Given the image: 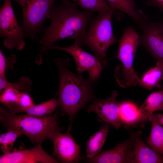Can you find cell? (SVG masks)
<instances>
[{
  "instance_id": "obj_10",
  "label": "cell",
  "mask_w": 163,
  "mask_h": 163,
  "mask_svg": "<svg viewBox=\"0 0 163 163\" xmlns=\"http://www.w3.org/2000/svg\"><path fill=\"white\" fill-rule=\"evenodd\" d=\"M61 131H54L48 137L53 144V155L62 163L78 162L82 159L80 146L69 132L62 133Z\"/></svg>"
},
{
  "instance_id": "obj_11",
  "label": "cell",
  "mask_w": 163,
  "mask_h": 163,
  "mask_svg": "<svg viewBox=\"0 0 163 163\" xmlns=\"http://www.w3.org/2000/svg\"><path fill=\"white\" fill-rule=\"evenodd\" d=\"M136 133L133 132L128 138L110 149L101 151L94 157L87 158V162L93 163H135L133 148Z\"/></svg>"
},
{
  "instance_id": "obj_19",
  "label": "cell",
  "mask_w": 163,
  "mask_h": 163,
  "mask_svg": "<svg viewBox=\"0 0 163 163\" xmlns=\"http://www.w3.org/2000/svg\"><path fill=\"white\" fill-rule=\"evenodd\" d=\"M150 133L147 143L155 151L163 155V127L158 123L152 121Z\"/></svg>"
},
{
  "instance_id": "obj_15",
  "label": "cell",
  "mask_w": 163,
  "mask_h": 163,
  "mask_svg": "<svg viewBox=\"0 0 163 163\" xmlns=\"http://www.w3.org/2000/svg\"><path fill=\"white\" fill-rule=\"evenodd\" d=\"M111 125L105 123L99 130L89 137L86 145V155L87 158H92L101 151L109 132Z\"/></svg>"
},
{
  "instance_id": "obj_13",
  "label": "cell",
  "mask_w": 163,
  "mask_h": 163,
  "mask_svg": "<svg viewBox=\"0 0 163 163\" xmlns=\"http://www.w3.org/2000/svg\"><path fill=\"white\" fill-rule=\"evenodd\" d=\"M39 144L30 149L15 150L0 157V163H57Z\"/></svg>"
},
{
  "instance_id": "obj_26",
  "label": "cell",
  "mask_w": 163,
  "mask_h": 163,
  "mask_svg": "<svg viewBox=\"0 0 163 163\" xmlns=\"http://www.w3.org/2000/svg\"><path fill=\"white\" fill-rule=\"evenodd\" d=\"M16 56L14 54L5 57L2 52L0 50V77H5L6 71L12 69L13 65L16 62Z\"/></svg>"
},
{
  "instance_id": "obj_24",
  "label": "cell",
  "mask_w": 163,
  "mask_h": 163,
  "mask_svg": "<svg viewBox=\"0 0 163 163\" xmlns=\"http://www.w3.org/2000/svg\"><path fill=\"white\" fill-rule=\"evenodd\" d=\"M22 135L21 132L13 129L9 130L7 132L0 133V147L3 155L11 152L16 139Z\"/></svg>"
},
{
  "instance_id": "obj_7",
  "label": "cell",
  "mask_w": 163,
  "mask_h": 163,
  "mask_svg": "<svg viewBox=\"0 0 163 163\" xmlns=\"http://www.w3.org/2000/svg\"><path fill=\"white\" fill-rule=\"evenodd\" d=\"M26 34L19 24L15 15L11 0H4L0 9V37H6L3 41L9 49L23 50L26 46Z\"/></svg>"
},
{
  "instance_id": "obj_18",
  "label": "cell",
  "mask_w": 163,
  "mask_h": 163,
  "mask_svg": "<svg viewBox=\"0 0 163 163\" xmlns=\"http://www.w3.org/2000/svg\"><path fill=\"white\" fill-rule=\"evenodd\" d=\"M113 9L124 12L135 21L139 22L141 18L140 10L136 9L133 0H105Z\"/></svg>"
},
{
  "instance_id": "obj_6",
  "label": "cell",
  "mask_w": 163,
  "mask_h": 163,
  "mask_svg": "<svg viewBox=\"0 0 163 163\" xmlns=\"http://www.w3.org/2000/svg\"><path fill=\"white\" fill-rule=\"evenodd\" d=\"M21 6L23 30L31 40L37 39L55 3L59 0H14Z\"/></svg>"
},
{
  "instance_id": "obj_22",
  "label": "cell",
  "mask_w": 163,
  "mask_h": 163,
  "mask_svg": "<svg viewBox=\"0 0 163 163\" xmlns=\"http://www.w3.org/2000/svg\"><path fill=\"white\" fill-rule=\"evenodd\" d=\"M58 104L56 97L48 101L34 105L23 113L37 116L51 115L56 110Z\"/></svg>"
},
{
  "instance_id": "obj_17",
  "label": "cell",
  "mask_w": 163,
  "mask_h": 163,
  "mask_svg": "<svg viewBox=\"0 0 163 163\" xmlns=\"http://www.w3.org/2000/svg\"><path fill=\"white\" fill-rule=\"evenodd\" d=\"M163 79V63L157 61L155 66L150 69L140 78L139 84L150 90L155 87H160Z\"/></svg>"
},
{
  "instance_id": "obj_16",
  "label": "cell",
  "mask_w": 163,
  "mask_h": 163,
  "mask_svg": "<svg viewBox=\"0 0 163 163\" xmlns=\"http://www.w3.org/2000/svg\"><path fill=\"white\" fill-rule=\"evenodd\" d=\"M163 104V90L151 94L138 109L139 115L142 120L148 119L154 112L158 111Z\"/></svg>"
},
{
  "instance_id": "obj_21",
  "label": "cell",
  "mask_w": 163,
  "mask_h": 163,
  "mask_svg": "<svg viewBox=\"0 0 163 163\" xmlns=\"http://www.w3.org/2000/svg\"><path fill=\"white\" fill-rule=\"evenodd\" d=\"M21 92L13 88H8L0 92L1 103L8 107L11 114L16 113L18 108V101Z\"/></svg>"
},
{
  "instance_id": "obj_5",
  "label": "cell",
  "mask_w": 163,
  "mask_h": 163,
  "mask_svg": "<svg viewBox=\"0 0 163 163\" xmlns=\"http://www.w3.org/2000/svg\"><path fill=\"white\" fill-rule=\"evenodd\" d=\"M140 36L134 29L130 26L124 30L118 41L117 53L114 57L121 63L116 68V80L120 87L126 88L139 84L140 78L133 67V62L137 47L139 45Z\"/></svg>"
},
{
  "instance_id": "obj_29",
  "label": "cell",
  "mask_w": 163,
  "mask_h": 163,
  "mask_svg": "<svg viewBox=\"0 0 163 163\" xmlns=\"http://www.w3.org/2000/svg\"><path fill=\"white\" fill-rule=\"evenodd\" d=\"M148 119L151 122L155 121L163 126V114L153 113L148 117Z\"/></svg>"
},
{
  "instance_id": "obj_31",
  "label": "cell",
  "mask_w": 163,
  "mask_h": 163,
  "mask_svg": "<svg viewBox=\"0 0 163 163\" xmlns=\"http://www.w3.org/2000/svg\"><path fill=\"white\" fill-rule=\"evenodd\" d=\"M160 90H163V84L160 87Z\"/></svg>"
},
{
  "instance_id": "obj_30",
  "label": "cell",
  "mask_w": 163,
  "mask_h": 163,
  "mask_svg": "<svg viewBox=\"0 0 163 163\" xmlns=\"http://www.w3.org/2000/svg\"><path fill=\"white\" fill-rule=\"evenodd\" d=\"M158 111H163V104L159 109Z\"/></svg>"
},
{
  "instance_id": "obj_20",
  "label": "cell",
  "mask_w": 163,
  "mask_h": 163,
  "mask_svg": "<svg viewBox=\"0 0 163 163\" xmlns=\"http://www.w3.org/2000/svg\"><path fill=\"white\" fill-rule=\"evenodd\" d=\"M120 117L121 124L131 125L142 120L139 115L138 109L133 104L128 102L121 103Z\"/></svg>"
},
{
  "instance_id": "obj_25",
  "label": "cell",
  "mask_w": 163,
  "mask_h": 163,
  "mask_svg": "<svg viewBox=\"0 0 163 163\" xmlns=\"http://www.w3.org/2000/svg\"><path fill=\"white\" fill-rule=\"evenodd\" d=\"M32 85L30 79L25 76H22L16 83L8 82L5 77H0V91L1 92L6 88H10L21 92L29 91H31Z\"/></svg>"
},
{
  "instance_id": "obj_12",
  "label": "cell",
  "mask_w": 163,
  "mask_h": 163,
  "mask_svg": "<svg viewBox=\"0 0 163 163\" xmlns=\"http://www.w3.org/2000/svg\"><path fill=\"white\" fill-rule=\"evenodd\" d=\"M118 95L117 92L115 91L107 99L94 100L88 106L87 112L95 113L98 117V121L109 124L118 129L121 124L120 117L121 103L117 100Z\"/></svg>"
},
{
  "instance_id": "obj_14",
  "label": "cell",
  "mask_w": 163,
  "mask_h": 163,
  "mask_svg": "<svg viewBox=\"0 0 163 163\" xmlns=\"http://www.w3.org/2000/svg\"><path fill=\"white\" fill-rule=\"evenodd\" d=\"M141 133L137 132L133 151L135 163H163V156L141 139Z\"/></svg>"
},
{
  "instance_id": "obj_9",
  "label": "cell",
  "mask_w": 163,
  "mask_h": 163,
  "mask_svg": "<svg viewBox=\"0 0 163 163\" xmlns=\"http://www.w3.org/2000/svg\"><path fill=\"white\" fill-rule=\"evenodd\" d=\"M49 49L62 50L70 54L75 61L78 74L87 71L89 75L88 79L92 83L98 79L105 67L95 56L84 50L77 43L67 47L52 45Z\"/></svg>"
},
{
  "instance_id": "obj_28",
  "label": "cell",
  "mask_w": 163,
  "mask_h": 163,
  "mask_svg": "<svg viewBox=\"0 0 163 163\" xmlns=\"http://www.w3.org/2000/svg\"><path fill=\"white\" fill-rule=\"evenodd\" d=\"M144 4L148 6H153L163 12V0H147Z\"/></svg>"
},
{
  "instance_id": "obj_3",
  "label": "cell",
  "mask_w": 163,
  "mask_h": 163,
  "mask_svg": "<svg viewBox=\"0 0 163 163\" xmlns=\"http://www.w3.org/2000/svg\"><path fill=\"white\" fill-rule=\"evenodd\" d=\"M0 121L7 130H17L27 136L32 143L41 144L52 132L61 129L59 126L58 113L37 116L25 113L17 115L0 107Z\"/></svg>"
},
{
  "instance_id": "obj_8",
  "label": "cell",
  "mask_w": 163,
  "mask_h": 163,
  "mask_svg": "<svg viewBox=\"0 0 163 163\" xmlns=\"http://www.w3.org/2000/svg\"><path fill=\"white\" fill-rule=\"evenodd\" d=\"M142 32L139 39L142 45L157 61L163 63V22L150 20L142 11L139 22Z\"/></svg>"
},
{
  "instance_id": "obj_2",
  "label": "cell",
  "mask_w": 163,
  "mask_h": 163,
  "mask_svg": "<svg viewBox=\"0 0 163 163\" xmlns=\"http://www.w3.org/2000/svg\"><path fill=\"white\" fill-rule=\"evenodd\" d=\"M54 62L59 71V87L56 96L58 97L57 107L67 115L69 120L68 132H70L75 117L88 103L94 101L92 84L88 79L76 75L67 68L68 58L58 57Z\"/></svg>"
},
{
  "instance_id": "obj_27",
  "label": "cell",
  "mask_w": 163,
  "mask_h": 163,
  "mask_svg": "<svg viewBox=\"0 0 163 163\" xmlns=\"http://www.w3.org/2000/svg\"><path fill=\"white\" fill-rule=\"evenodd\" d=\"M18 105L16 114L22 113L25 110L34 105V104L32 97L29 94L21 91L18 98Z\"/></svg>"
},
{
  "instance_id": "obj_4",
  "label": "cell",
  "mask_w": 163,
  "mask_h": 163,
  "mask_svg": "<svg viewBox=\"0 0 163 163\" xmlns=\"http://www.w3.org/2000/svg\"><path fill=\"white\" fill-rule=\"evenodd\" d=\"M114 10L98 13L93 18L85 36L78 42L81 47L86 46L94 53L103 65L106 64V52L112 45L117 42L114 36L111 20Z\"/></svg>"
},
{
  "instance_id": "obj_1",
  "label": "cell",
  "mask_w": 163,
  "mask_h": 163,
  "mask_svg": "<svg viewBox=\"0 0 163 163\" xmlns=\"http://www.w3.org/2000/svg\"><path fill=\"white\" fill-rule=\"evenodd\" d=\"M59 1L51 11L49 17L51 20L50 25L42 29L43 33L38 42L41 48L35 60L39 65L42 63L43 54H47L49 48L55 42L68 38L78 43L85 36L93 18L92 12L79 10L77 5L69 0Z\"/></svg>"
},
{
  "instance_id": "obj_23",
  "label": "cell",
  "mask_w": 163,
  "mask_h": 163,
  "mask_svg": "<svg viewBox=\"0 0 163 163\" xmlns=\"http://www.w3.org/2000/svg\"><path fill=\"white\" fill-rule=\"evenodd\" d=\"M83 10L98 13L111 10L112 8L105 0H71Z\"/></svg>"
}]
</instances>
